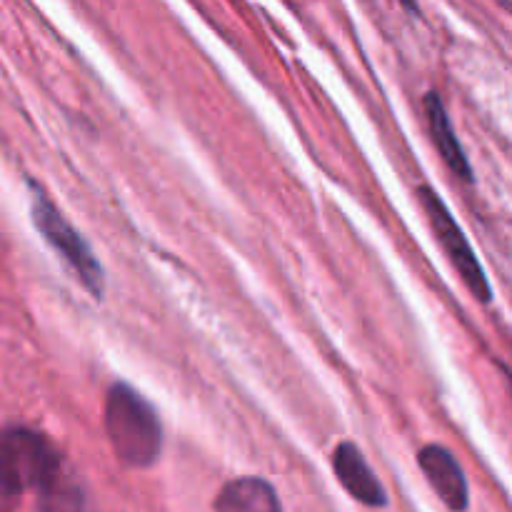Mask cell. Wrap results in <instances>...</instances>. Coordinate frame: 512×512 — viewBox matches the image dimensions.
Returning a JSON list of instances; mask_svg holds the SVG:
<instances>
[{
  "label": "cell",
  "instance_id": "6da1fadb",
  "mask_svg": "<svg viewBox=\"0 0 512 512\" xmlns=\"http://www.w3.org/2000/svg\"><path fill=\"white\" fill-rule=\"evenodd\" d=\"M105 430L115 455L128 468H148L158 460L163 428L153 405L130 385L115 383L105 403Z\"/></svg>",
  "mask_w": 512,
  "mask_h": 512
},
{
  "label": "cell",
  "instance_id": "7a4b0ae2",
  "mask_svg": "<svg viewBox=\"0 0 512 512\" xmlns=\"http://www.w3.org/2000/svg\"><path fill=\"white\" fill-rule=\"evenodd\" d=\"M60 473V453L48 438L28 428H10L0 433V493L8 498L25 490L43 493Z\"/></svg>",
  "mask_w": 512,
  "mask_h": 512
},
{
  "label": "cell",
  "instance_id": "3957f363",
  "mask_svg": "<svg viewBox=\"0 0 512 512\" xmlns=\"http://www.w3.org/2000/svg\"><path fill=\"white\" fill-rule=\"evenodd\" d=\"M33 223L40 230V235L63 255L65 263L78 273L85 290L93 293L95 298H100L103 295L105 275L98 258H95L90 245L83 240V235L65 220V215L40 190H35L33 195Z\"/></svg>",
  "mask_w": 512,
  "mask_h": 512
},
{
  "label": "cell",
  "instance_id": "277c9868",
  "mask_svg": "<svg viewBox=\"0 0 512 512\" xmlns=\"http://www.w3.org/2000/svg\"><path fill=\"white\" fill-rule=\"evenodd\" d=\"M420 203H423L425 213H428L430 225H433V233L438 235L440 245L448 253L450 263L455 265V270L460 273V278L465 280V285L470 288V293L480 300V303H490L493 300V290H490L488 275H485L483 265L478 263V255L470 248L468 238L460 230V225L455 223V218L450 215V210L445 208V203L440 200V195L430 188H418Z\"/></svg>",
  "mask_w": 512,
  "mask_h": 512
},
{
  "label": "cell",
  "instance_id": "5b68a950",
  "mask_svg": "<svg viewBox=\"0 0 512 512\" xmlns=\"http://www.w3.org/2000/svg\"><path fill=\"white\" fill-rule=\"evenodd\" d=\"M420 470L425 473L428 483L433 485V490L438 493V498L443 500L453 512H463L470 503V490L468 480H465L463 468L458 465L455 455L450 450L440 448V445H428V448L420 450L418 455Z\"/></svg>",
  "mask_w": 512,
  "mask_h": 512
},
{
  "label": "cell",
  "instance_id": "8992f818",
  "mask_svg": "<svg viewBox=\"0 0 512 512\" xmlns=\"http://www.w3.org/2000/svg\"><path fill=\"white\" fill-rule=\"evenodd\" d=\"M333 470L338 475L340 485L358 503L368 505V508H383V505H388V495H385L383 485H380V480L370 470L368 460L363 458V453L353 443H340L335 448Z\"/></svg>",
  "mask_w": 512,
  "mask_h": 512
},
{
  "label": "cell",
  "instance_id": "52a82bcc",
  "mask_svg": "<svg viewBox=\"0 0 512 512\" xmlns=\"http://www.w3.org/2000/svg\"><path fill=\"white\" fill-rule=\"evenodd\" d=\"M425 115H428V128L430 135H433L435 148L440 150L443 160L448 163V168L453 170L458 178L473 180V168H470L468 158H465L463 145L458 143V135H455L453 123L448 118V110H445L443 100H440L438 93L425 95Z\"/></svg>",
  "mask_w": 512,
  "mask_h": 512
},
{
  "label": "cell",
  "instance_id": "ba28073f",
  "mask_svg": "<svg viewBox=\"0 0 512 512\" xmlns=\"http://www.w3.org/2000/svg\"><path fill=\"white\" fill-rule=\"evenodd\" d=\"M215 512H283V508L275 490L265 480L240 478L220 490Z\"/></svg>",
  "mask_w": 512,
  "mask_h": 512
},
{
  "label": "cell",
  "instance_id": "9c48e42d",
  "mask_svg": "<svg viewBox=\"0 0 512 512\" xmlns=\"http://www.w3.org/2000/svg\"><path fill=\"white\" fill-rule=\"evenodd\" d=\"M40 495V512H80L83 510V495L78 485L70 483L65 473H60Z\"/></svg>",
  "mask_w": 512,
  "mask_h": 512
}]
</instances>
